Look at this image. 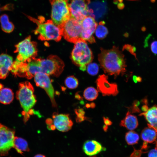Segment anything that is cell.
<instances>
[{
  "mask_svg": "<svg viewBox=\"0 0 157 157\" xmlns=\"http://www.w3.org/2000/svg\"><path fill=\"white\" fill-rule=\"evenodd\" d=\"M13 63L12 57L6 54L0 55V78L5 79L10 71Z\"/></svg>",
  "mask_w": 157,
  "mask_h": 157,
  "instance_id": "16",
  "label": "cell"
},
{
  "mask_svg": "<svg viewBox=\"0 0 157 157\" xmlns=\"http://www.w3.org/2000/svg\"><path fill=\"white\" fill-rule=\"evenodd\" d=\"M156 149H157V140H156Z\"/></svg>",
  "mask_w": 157,
  "mask_h": 157,
  "instance_id": "46",
  "label": "cell"
},
{
  "mask_svg": "<svg viewBox=\"0 0 157 157\" xmlns=\"http://www.w3.org/2000/svg\"><path fill=\"white\" fill-rule=\"evenodd\" d=\"M14 93L11 89L3 88L0 90V102L4 104H9L14 99Z\"/></svg>",
  "mask_w": 157,
  "mask_h": 157,
  "instance_id": "24",
  "label": "cell"
},
{
  "mask_svg": "<svg viewBox=\"0 0 157 157\" xmlns=\"http://www.w3.org/2000/svg\"><path fill=\"white\" fill-rule=\"evenodd\" d=\"M41 59L36 58L27 60L28 74L26 78L30 79L38 73L42 72Z\"/></svg>",
  "mask_w": 157,
  "mask_h": 157,
  "instance_id": "21",
  "label": "cell"
},
{
  "mask_svg": "<svg viewBox=\"0 0 157 157\" xmlns=\"http://www.w3.org/2000/svg\"><path fill=\"white\" fill-rule=\"evenodd\" d=\"M105 23L104 21L100 22L95 30V35L99 39L104 38L108 33L107 28L104 26Z\"/></svg>",
  "mask_w": 157,
  "mask_h": 157,
  "instance_id": "27",
  "label": "cell"
},
{
  "mask_svg": "<svg viewBox=\"0 0 157 157\" xmlns=\"http://www.w3.org/2000/svg\"><path fill=\"white\" fill-rule=\"evenodd\" d=\"M0 22L2 30L4 32L9 33L12 32L14 29V26L9 20L8 16L3 14L0 16Z\"/></svg>",
  "mask_w": 157,
  "mask_h": 157,
  "instance_id": "25",
  "label": "cell"
},
{
  "mask_svg": "<svg viewBox=\"0 0 157 157\" xmlns=\"http://www.w3.org/2000/svg\"><path fill=\"white\" fill-rule=\"evenodd\" d=\"M108 77L105 74L99 75L96 80L97 90L104 96H115L119 93L117 84L110 83L108 81Z\"/></svg>",
  "mask_w": 157,
  "mask_h": 157,
  "instance_id": "12",
  "label": "cell"
},
{
  "mask_svg": "<svg viewBox=\"0 0 157 157\" xmlns=\"http://www.w3.org/2000/svg\"><path fill=\"white\" fill-rule=\"evenodd\" d=\"M108 126L106 125H104L103 126V129L105 131H106L108 129Z\"/></svg>",
  "mask_w": 157,
  "mask_h": 157,
  "instance_id": "41",
  "label": "cell"
},
{
  "mask_svg": "<svg viewBox=\"0 0 157 157\" xmlns=\"http://www.w3.org/2000/svg\"><path fill=\"white\" fill-rule=\"evenodd\" d=\"M141 137L143 142L148 144L154 142L156 141L157 133L153 129L149 127L144 128L141 133Z\"/></svg>",
  "mask_w": 157,
  "mask_h": 157,
  "instance_id": "22",
  "label": "cell"
},
{
  "mask_svg": "<svg viewBox=\"0 0 157 157\" xmlns=\"http://www.w3.org/2000/svg\"><path fill=\"white\" fill-rule=\"evenodd\" d=\"M13 4H8L6 5V6H4L3 7L1 8V10H12L13 9Z\"/></svg>",
  "mask_w": 157,
  "mask_h": 157,
  "instance_id": "36",
  "label": "cell"
},
{
  "mask_svg": "<svg viewBox=\"0 0 157 157\" xmlns=\"http://www.w3.org/2000/svg\"><path fill=\"white\" fill-rule=\"evenodd\" d=\"M123 49L129 51L132 55L134 56L136 60H138L136 56V54L135 53L136 50V48L135 47L132 46L129 44H126L124 46Z\"/></svg>",
  "mask_w": 157,
  "mask_h": 157,
  "instance_id": "32",
  "label": "cell"
},
{
  "mask_svg": "<svg viewBox=\"0 0 157 157\" xmlns=\"http://www.w3.org/2000/svg\"><path fill=\"white\" fill-rule=\"evenodd\" d=\"M151 49L153 53L157 54V41H153L150 46Z\"/></svg>",
  "mask_w": 157,
  "mask_h": 157,
  "instance_id": "33",
  "label": "cell"
},
{
  "mask_svg": "<svg viewBox=\"0 0 157 157\" xmlns=\"http://www.w3.org/2000/svg\"><path fill=\"white\" fill-rule=\"evenodd\" d=\"M75 97L76 99L79 100H83V97L78 93V92L76 94Z\"/></svg>",
  "mask_w": 157,
  "mask_h": 157,
  "instance_id": "39",
  "label": "cell"
},
{
  "mask_svg": "<svg viewBox=\"0 0 157 157\" xmlns=\"http://www.w3.org/2000/svg\"><path fill=\"white\" fill-rule=\"evenodd\" d=\"M98 59L101 67L105 73L114 75L115 78L126 72L124 56L118 47L113 46L110 49L101 48Z\"/></svg>",
  "mask_w": 157,
  "mask_h": 157,
  "instance_id": "1",
  "label": "cell"
},
{
  "mask_svg": "<svg viewBox=\"0 0 157 157\" xmlns=\"http://www.w3.org/2000/svg\"><path fill=\"white\" fill-rule=\"evenodd\" d=\"M3 87V85H2L1 84H0V90L2 88V87Z\"/></svg>",
  "mask_w": 157,
  "mask_h": 157,
  "instance_id": "45",
  "label": "cell"
},
{
  "mask_svg": "<svg viewBox=\"0 0 157 157\" xmlns=\"http://www.w3.org/2000/svg\"><path fill=\"white\" fill-rule=\"evenodd\" d=\"M49 0L51 6V20L59 27L71 17L69 0Z\"/></svg>",
  "mask_w": 157,
  "mask_h": 157,
  "instance_id": "5",
  "label": "cell"
},
{
  "mask_svg": "<svg viewBox=\"0 0 157 157\" xmlns=\"http://www.w3.org/2000/svg\"><path fill=\"white\" fill-rule=\"evenodd\" d=\"M145 30H146V28H145V27H142V30L143 31H145Z\"/></svg>",
  "mask_w": 157,
  "mask_h": 157,
  "instance_id": "44",
  "label": "cell"
},
{
  "mask_svg": "<svg viewBox=\"0 0 157 157\" xmlns=\"http://www.w3.org/2000/svg\"><path fill=\"white\" fill-rule=\"evenodd\" d=\"M1 10V8H0V12Z\"/></svg>",
  "mask_w": 157,
  "mask_h": 157,
  "instance_id": "47",
  "label": "cell"
},
{
  "mask_svg": "<svg viewBox=\"0 0 157 157\" xmlns=\"http://www.w3.org/2000/svg\"><path fill=\"white\" fill-rule=\"evenodd\" d=\"M119 125L128 130L133 131L138 127V121L136 117L132 115L130 112L128 111L126 113L125 117L121 121Z\"/></svg>",
  "mask_w": 157,
  "mask_h": 157,
  "instance_id": "20",
  "label": "cell"
},
{
  "mask_svg": "<svg viewBox=\"0 0 157 157\" xmlns=\"http://www.w3.org/2000/svg\"><path fill=\"white\" fill-rule=\"evenodd\" d=\"M15 53H17L16 61L25 62L34 58L37 55V43L31 41V37L29 36L15 46Z\"/></svg>",
  "mask_w": 157,
  "mask_h": 157,
  "instance_id": "6",
  "label": "cell"
},
{
  "mask_svg": "<svg viewBox=\"0 0 157 157\" xmlns=\"http://www.w3.org/2000/svg\"><path fill=\"white\" fill-rule=\"evenodd\" d=\"M34 92V88L29 82L26 81L19 83L16 97L23 109L22 114L25 123L28 120L30 115L34 113L32 108L36 102Z\"/></svg>",
  "mask_w": 157,
  "mask_h": 157,
  "instance_id": "2",
  "label": "cell"
},
{
  "mask_svg": "<svg viewBox=\"0 0 157 157\" xmlns=\"http://www.w3.org/2000/svg\"><path fill=\"white\" fill-rule=\"evenodd\" d=\"M99 67L98 65L95 63H90L88 65L87 72L90 75L95 76L98 73Z\"/></svg>",
  "mask_w": 157,
  "mask_h": 157,
  "instance_id": "30",
  "label": "cell"
},
{
  "mask_svg": "<svg viewBox=\"0 0 157 157\" xmlns=\"http://www.w3.org/2000/svg\"><path fill=\"white\" fill-rule=\"evenodd\" d=\"M103 119L104 124L107 126H110L112 124V122L108 117H103Z\"/></svg>",
  "mask_w": 157,
  "mask_h": 157,
  "instance_id": "37",
  "label": "cell"
},
{
  "mask_svg": "<svg viewBox=\"0 0 157 157\" xmlns=\"http://www.w3.org/2000/svg\"></svg>",
  "mask_w": 157,
  "mask_h": 157,
  "instance_id": "48",
  "label": "cell"
},
{
  "mask_svg": "<svg viewBox=\"0 0 157 157\" xmlns=\"http://www.w3.org/2000/svg\"><path fill=\"white\" fill-rule=\"evenodd\" d=\"M139 139L138 134L134 131H130L126 133L125 139L128 145H132L137 143Z\"/></svg>",
  "mask_w": 157,
  "mask_h": 157,
  "instance_id": "28",
  "label": "cell"
},
{
  "mask_svg": "<svg viewBox=\"0 0 157 157\" xmlns=\"http://www.w3.org/2000/svg\"><path fill=\"white\" fill-rule=\"evenodd\" d=\"M141 149L140 150H135L133 153L131 155L130 157H140V155L143 152Z\"/></svg>",
  "mask_w": 157,
  "mask_h": 157,
  "instance_id": "35",
  "label": "cell"
},
{
  "mask_svg": "<svg viewBox=\"0 0 157 157\" xmlns=\"http://www.w3.org/2000/svg\"><path fill=\"white\" fill-rule=\"evenodd\" d=\"M34 157H46V156L42 154H38L35 156Z\"/></svg>",
  "mask_w": 157,
  "mask_h": 157,
  "instance_id": "42",
  "label": "cell"
},
{
  "mask_svg": "<svg viewBox=\"0 0 157 157\" xmlns=\"http://www.w3.org/2000/svg\"><path fill=\"white\" fill-rule=\"evenodd\" d=\"M40 66L42 72L57 77L63 71L64 64L58 56L51 55L45 59H41Z\"/></svg>",
  "mask_w": 157,
  "mask_h": 157,
  "instance_id": "8",
  "label": "cell"
},
{
  "mask_svg": "<svg viewBox=\"0 0 157 157\" xmlns=\"http://www.w3.org/2000/svg\"><path fill=\"white\" fill-rule=\"evenodd\" d=\"M19 153L22 154L24 152L29 151V149L27 142L20 137H15L13 147Z\"/></svg>",
  "mask_w": 157,
  "mask_h": 157,
  "instance_id": "23",
  "label": "cell"
},
{
  "mask_svg": "<svg viewBox=\"0 0 157 157\" xmlns=\"http://www.w3.org/2000/svg\"><path fill=\"white\" fill-rule=\"evenodd\" d=\"M83 149L86 154L92 156L105 150L106 149L98 141L94 140H88L84 143Z\"/></svg>",
  "mask_w": 157,
  "mask_h": 157,
  "instance_id": "15",
  "label": "cell"
},
{
  "mask_svg": "<svg viewBox=\"0 0 157 157\" xmlns=\"http://www.w3.org/2000/svg\"><path fill=\"white\" fill-rule=\"evenodd\" d=\"M85 107L87 108H90V104H87L85 105Z\"/></svg>",
  "mask_w": 157,
  "mask_h": 157,
  "instance_id": "43",
  "label": "cell"
},
{
  "mask_svg": "<svg viewBox=\"0 0 157 157\" xmlns=\"http://www.w3.org/2000/svg\"><path fill=\"white\" fill-rule=\"evenodd\" d=\"M148 157H157V149L151 150L149 152Z\"/></svg>",
  "mask_w": 157,
  "mask_h": 157,
  "instance_id": "34",
  "label": "cell"
},
{
  "mask_svg": "<svg viewBox=\"0 0 157 157\" xmlns=\"http://www.w3.org/2000/svg\"><path fill=\"white\" fill-rule=\"evenodd\" d=\"M53 123L55 129L63 132H67L72 128L73 122L68 114L54 113L52 115Z\"/></svg>",
  "mask_w": 157,
  "mask_h": 157,
  "instance_id": "14",
  "label": "cell"
},
{
  "mask_svg": "<svg viewBox=\"0 0 157 157\" xmlns=\"http://www.w3.org/2000/svg\"><path fill=\"white\" fill-rule=\"evenodd\" d=\"M10 71L15 76L26 78L28 74L27 61L19 62L16 60L13 62Z\"/></svg>",
  "mask_w": 157,
  "mask_h": 157,
  "instance_id": "19",
  "label": "cell"
},
{
  "mask_svg": "<svg viewBox=\"0 0 157 157\" xmlns=\"http://www.w3.org/2000/svg\"><path fill=\"white\" fill-rule=\"evenodd\" d=\"M75 43L71 53V58L73 63L85 71L86 66L93 60V56L91 49L86 41L81 38Z\"/></svg>",
  "mask_w": 157,
  "mask_h": 157,
  "instance_id": "4",
  "label": "cell"
},
{
  "mask_svg": "<svg viewBox=\"0 0 157 157\" xmlns=\"http://www.w3.org/2000/svg\"><path fill=\"white\" fill-rule=\"evenodd\" d=\"M88 9V15L95 18L103 15L106 12L107 6L104 1H95L90 2Z\"/></svg>",
  "mask_w": 157,
  "mask_h": 157,
  "instance_id": "17",
  "label": "cell"
},
{
  "mask_svg": "<svg viewBox=\"0 0 157 157\" xmlns=\"http://www.w3.org/2000/svg\"><path fill=\"white\" fill-rule=\"evenodd\" d=\"M82 26L81 38L90 43L95 42V40L93 35L98 25L94 18L88 16L81 22Z\"/></svg>",
  "mask_w": 157,
  "mask_h": 157,
  "instance_id": "13",
  "label": "cell"
},
{
  "mask_svg": "<svg viewBox=\"0 0 157 157\" xmlns=\"http://www.w3.org/2000/svg\"><path fill=\"white\" fill-rule=\"evenodd\" d=\"M90 0H70L69 3L71 17L81 22L88 14Z\"/></svg>",
  "mask_w": 157,
  "mask_h": 157,
  "instance_id": "10",
  "label": "cell"
},
{
  "mask_svg": "<svg viewBox=\"0 0 157 157\" xmlns=\"http://www.w3.org/2000/svg\"><path fill=\"white\" fill-rule=\"evenodd\" d=\"M15 131L0 123V156L7 155L13 147Z\"/></svg>",
  "mask_w": 157,
  "mask_h": 157,
  "instance_id": "9",
  "label": "cell"
},
{
  "mask_svg": "<svg viewBox=\"0 0 157 157\" xmlns=\"http://www.w3.org/2000/svg\"><path fill=\"white\" fill-rule=\"evenodd\" d=\"M90 108H94L96 106L95 104L93 102L91 103H90Z\"/></svg>",
  "mask_w": 157,
  "mask_h": 157,
  "instance_id": "40",
  "label": "cell"
},
{
  "mask_svg": "<svg viewBox=\"0 0 157 157\" xmlns=\"http://www.w3.org/2000/svg\"><path fill=\"white\" fill-rule=\"evenodd\" d=\"M31 21L36 23L37 27L34 31L36 35L39 34L38 38L41 41L54 40L60 41L62 35L59 28L51 20H45L42 16H39L36 19L27 15Z\"/></svg>",
  "mask_w": 157,
  "mask_h": 157,
  "instance_id": "3",
  "label": "cell"
},
{
  "mask_svg": "<svg viewBox=\"0 0 157 157\" xmlns=\"http://www.w3.org/2000/svg\"><path fill=\"white\" fill-rule=\"evenodd\" d=\"M139 115L143 116L148 123V126L157 133V105H154L146 111L141 113Z\"/></svg>",
  "mask_w": 157,
  "mask_h": 157,
  "instance_id": "18",
  "label": "cell"
},
{
  "mask_svg": "<svg viewBox=\"0 0 157 157\" xmlns=\"http://www.w3.org/2000/svg\"><path fill=\"white\" fill-rule=\"evenodd\" d=\"M65 84L66 86L69 89H73L77 88L78 85L77 79L74 76L67 77L65 79Z\"/></svg>",
  "mask_w": 157,
  "mask_h": 157,
  "instance_id": "29",
  "label": "cell"
},
{
  "mask_svg": "<svg viewBox=\"0 0 157 157\" xmlns=\"http://www.w3.org/2000/svg\"><path fill=\"white\" fill-rule=\"evenodd\" d=\"M34 81L37 86L43 88L45 91L50 98L52 106L56 107L54 91L49 75L42 72L38 73L34 76Z\"/></svg>",
  "mask_w": 157,
  "mask_h": 157,
  "instance_id": "11",
  "label": "cell"
},
{
  "mask_svg": "<svg viewBox=\"0 0 157 157\" xmlns=\"http://www.w3.org/2000/svg\"><path fill=\"white\" fill-rule=\"evenodd\" d=\"M74 111L77 115L76 118V121L77 122H81L87 119V117L85 116V112L83 108L75 109Z\"/></svg>",
  "mask_w": 157,
  "mask_h": 157,
  "instance_id": "31",
  "label": "cell"
},
{
  "mask_svg": "<svg viewBox=\"0 0 157 157\" xmlns=\"http://www.w3.org/2000/svg\"><path fill=\"white\" fill-rule=\"evenodd\" d=\"M83 95L86 100L93 101L97 97L98 95V91L93 87H88L84 90Z\"/></svg>",
  "mask_w": 157,
  "mask_h": 157,
  "instance_id": "26",
  "label": "cell"
},
{
  "mask_svg": "<svg viewBox=\"0 0 157 157\" xmlns=\"http://www.w3.org/2000/svg\"><path fill=\"white\" fill-rule=\"evenodd\" d=\"M133 80L135 83H137V82H140L141 81L142 79L140 76H134L133 77Z\"/></svg>",
  "mask_w": 157,
  "mask_h": 157,
  "instance_id": "38",
  "label": "cell"
},
{
  "mask_svg": "<svg viewBox=\"0 0 157 157\" xmlns=\"http://www.w3.org/2000/svg\"><path fill=\"white\" fill-rule=\"evenodd\" d=\"M62 36L69 42L75 43L81 38L82 26L81 22L71 17L58 27Z\"/></svg>",
  "mask_w": 157,
  "mask_h": 157,
  "instance_id": "7",
  "label": "cell"
}]
</instances>
